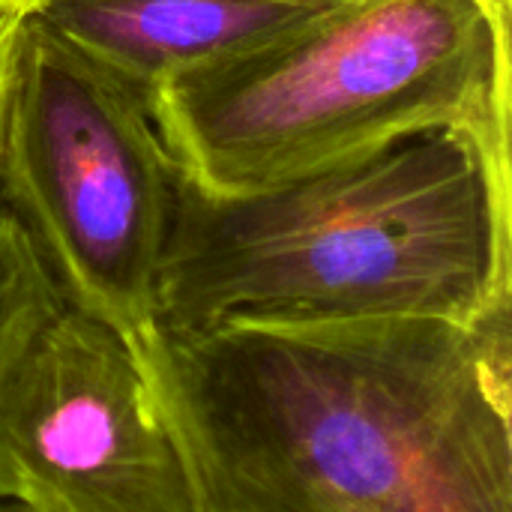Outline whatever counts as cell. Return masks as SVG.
<instances>
[{
  "label": "cell",
  "mask_w": 512,
  "mask_h": 512,
  "mask_svg": "<svg viewBox=\"0 0 512 512\" xmlns=\"http://www.w3.org/2000/svg\"><path fill=\"white\" fill-rule=\"evenodd\" d=\"M0 512H27L24 507H18V504H12V501H3L0 504Z\"/></svg>",
  "instance_id": "obj_9"
},
{
  "label": "cell",
  "mask_w": 512,
  "mask_h": 512,
  "mask_svg": "<svg viewBox=\"0 0 512 512\" xmlns=\"http://www.w3.org/2000/svg\"><path fill=\"white\" fill-rule=\"evenodd\" d=\"M30 9L33 3H0V141H3L6 108H9V93H12V78H15L18 36Z\"/></svg>",
  "instance_id": "obj_8"
},
{
  "label": "cell",
  "mask_w": 512,
  "mask_h": 512,
  "mask_svg": "<svg viewBox=\"0 0 512 512\" xmlns=\"http://www.w3.org/2000/svg\"><path fill=\"white\" fill-rule=\"evenodd\" d=\"M0 198L66 306L144 351L180 174L150 105L27 12L0 141Z\"/></svg>",
  "instance_id": "obj_4"
},
{
  "label": "cell",
  "mask_w": 512,
  "mask_h": 512,
  "mask_svg": "<svg viewBox=\"0 0 512 512\" xmlns=\"http://www.w3.org/2000/svg\"><path fill=\"white\" fill-rule=\"evenodd\" d=\"M0 3H36V0H0Z\"/></svg>",
  "instance_id": "obj_10"
},
{
  "label": "cell",
  "mask_w": 512,
  "mask_h": 512,
  "mask_svg": "<svg viewBox=\"0 0 512 512\" xmlns=\"http://www.w3.org/2000/svg\"><path fill=\"white\" fill-rule=\"evenodd\" d=\"M512 0H342L288 39L147 105L210 198L333 171L432 132L510 165Z\"/></svg>",
  "instance_id": "obj_3"
},
{
  "label": "cell",
  "mask_w": 512,
  "mask_h": 512,
  "mask_svg": "<svg viewBox=\"0 0 512 512\" xmlns=\"http://www.w3.org/2000/svg\"><path fill=\"white\" fill-rule=\"evenodd\" d=\"M66 306L39 249L0 198V432L15 378L42 336ZM0 477V504H3Z\"/></svg>",
  "instance_id": "obj_7"
},
{
  "label": "cell",
  "mask_w": 512,
  "mask_h": 512,
  "mask_svg": "<svg viewBox=\"0 0 512 512\" xmlns=\"http://www.w3.org/2000/svg\"><path fill=\"white\" fill-rule=\"evenodd\" d=\"M0 477L27 512H204L147 351L72 306L15 378Z\"/></svg>",
  "instance_id": "obj_5"
},
{
  "label": "cell",
  "mask_w": 512,
  "mask_h": 512,
  "mask_svg": "<svg viewBox=\"0 0 512 512\" xmlns=\"http://www.w3.org/2000/svg\"><path fill=\"white\" fill-rule=\"evenodd\" d=\"M512 315L510 165L459 132L276 189L210 198L180 180L156 324Z\"/></svg>",
  "instance_id": "obj_2"
},
{
  "label": "cell",
  "mask_w": 512,
  "mask_h": 512,
  "mask_svg": "<svg viewBox=\"0 0 512 512\" xmlns=\"http://www.w3.org/2000/svg\"><path fill=\"white\" fill-rule=\"evenodd\" d=\"M342 0H36L42 18L144 102L183 78L246 60Z\"/></svg>",
  "instance_id": "obj_6"
},
{
  "label": "cell",
  "mask_w": 512,
  "mask_h": 512,
  "mask_svg": "<svg viewBox=\"0 0 512 512\" xmlns=\"http://www.w3.org/2000/svg\"><path fill=\"white\" fill-rule=\"evenodd\" d=\"M147 360L204 512H512V315L225 324Z\"/></svg>",
  "instance_id": "obj_1"
}]
</instances>
